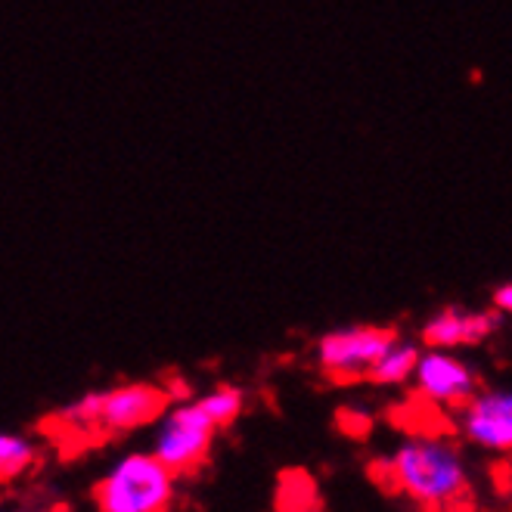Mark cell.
Segmentation results:
<instances>
[{
  "label": "cell",
  "instance_id": "obj_1",
  "mask_svg": "<svg viewBox=\"0 0 512 512\" xmlns=\"http://www.w3.org/2000/svg\"><path fill=\"white\" fill-rule=\"evenodd\" d=\"M391 491L426 512H463L472 478L463 450L444 435H410L379 463Z\"/></svg>",
  "mask_w": 512,
  "mask_h": 512
},
{
  "label": "cell",
  "instance_id": "obj_2",
  "mask_svg": "<svg viewBox=\"0 0 512 512\" xmlns=\"http://www.w3.org/2000/svg\"><path fill=\"white\" fill-rule=\"evenodd\" d=\"M165 410L162 388L149 382H128L75 401L59 413V423L75 435H125L153 426Z\"/></svg>",
  "mask_w": 512,
  "mask_h": 512
},
{
  "label": "cell",
  "instance_id": "obj_3",
  "mask_svg": "<svg viewBox=\"0 0 512 512\" xmlns=\"http://www.w3.org/2000/svg\"><path fill=\"white\" fill-rule=\"evenodd\" d=\"M174 469L153 450L118 457L94 488L100 512H168L174 500Z\"/></svg>",
  "mask_w": 512,
  "mask_h": 512
},
{
  "label": "cell",
  "instance_id": "obj_4",
  "mask_svg": "<svg viewBox=\"0 0 512 512\" xmlns=\"http://www.w3.org/2000/svg\"><path fill=\"white\" fill-rule=\"evenodd\" d=\"M215 432L218 426L199 401L174 404L156 419L153 454L174 472H193L212 450Z\"/></svg>",
  "mask_w": 512,
  "mask_h": 512
},
{
  "label": "cell",
  "instance_id": "obj_5",
  "mask_svg": "<svg viewBox=\"0 0 512 512\" xmlns=\"http://www.w3.org/2000/svg\"><path fill=\"white\" fill-rule=\"evenodd\" d=\"M395 339L385 326H342L317 342V364L336 382L370 379L376 360Z\"/></svg>",
  "mask_w": 512,
  "mask_h": 512
},
{
  "label": "cell",
  "instance_id": "obj_6",
  "mask_svg": "<svg viewBox=\"0 0 512 512\" xmlns=\"http://www.w3.org/2000/svg\"><path fill=\"white\" fill-rule=\"evenodd\" d=\"M413 385L419 401H426L432 407H457V410L478 391V379L472 367L447 348H426L419 354Z\"/></svg>",
  "mask_w": 512,
  "mask_h": 512
},
{
  "label": "cell",
  "instance_id": "obj_7",
  "mask_svg": "<svg viewBox=\"0 0 512 512\" xmlns=\"http://www.w3.org/2000/svg\"><path fill=\"white\" fill-rule=\"evenodd\" d=\"M460 432L488 454H512V388H488L460 407Z\"/></svg>",
  "mask_w": 512,
  "mask_h": 512
},
{
  "label": "cell",
  "instance_id": "obj_8",
  "mask_svg": "<svg viewBox=\"0 0 512 512\" xmlns=\"http://www.w3.org/2000/svg\"><path fill=\"white\" fill-rule=\"evenodd\" d=\"M500 326V311H472V308H444L423 326L426 348H472L488 342Z\"/></svg>",
  "mask_w": 512,
  "mask_h": 512
},
{
  "label": "cell",
  "instance_id": "obj_9",
  "mask_svg": "<svg viewBox=\"0 0 512 512\" xmlns=\"http://www.w3.org/2000/svg\"><path fill=\"white\" fill-rule=\"evenodd\" d=\"M419 354H423V351L413 348L410 342L395 339L382 351V357L376 360L370 382H376V385H404V382H410L413 373H416V364H419Z\"/></svg>",
  "mask_w": 512,
  "mask_h": 512
},
{
  "label": "cell",
  "instance_id": "obj_10",
  "mask_svg": "<svg viewBox=\"0 0 512 512\" xmlns=\"http://www.w3.org/2000/svg\"><path fill=\"white\" fill-rule=\"evenodd\" d=\"M35 460H38V450L25 435H19V432L0 435V478H4V481H13V478L25 475L28 469L35 466Z\"/></svg>",
  "mask_w": 512,
  "mask_h": 512
},
{
  "label": "cell",
  "instance_id": "obj_11",
  "mask_svg": "<svg viewBox=\"0 0 512 512\" xmlns=\"http://www.w3.org/2000/svg\"><path fill=\"white\" fill-rule=\"evenodd\" d=\"M277 509L280 512H320L317 485L301 472L283 475L280 491H277Z\"/></svg>",
  "mask_w": 512,
  "mask_h": 512
},
{
  "label": "cell",
  "instance_id": "obj_12",
  "mask_svg": "<svg viewBox=\"0 0 512 512\" xmlns=\"http://www.w3.org/2000/svg\"><path fill=\"white\" fill-rule=\"evenodd\" d=\"M199 404H202V410L212 416V423L218 426V429H224V426H230L233 419L243 413V407H246V395L239 388H233V385H221V388H215V391H208V395H202L199 398Z\"/></svg>",
  "mask_w": 512,
  "mask_h": 512
},
{
  "label": "cell",
  "instance_id": "obj_13",
  "mask_svg": "<svg viewBox=\"0 0 512 512\" xmlns=\"http://www.w3.org/2000/svg\"><path fill=\"white\" fill-rule=\"evenodd\" d=\"M494 308L500 314H509L512 317V283H503L497 292H494Z\"/></svg>",
  "mask_w": 512,
  "mask_h": 512
},
{
  "label": "cell",
  "instance_id": "obj_14",
  "mask_svg": "<svg viewBox=\"0 0 512 512\" xmlns=\"http://www.w3.org/2000/svg\"><path fill=\"white\" fill-rule=\"evenodd\" d=\"M506 475H509V481H512V454H506Z\"/></svg>",
  "mask_w": 512,
  "mask_h": 512
},
{
  "label": "cell",
  "instance_id": "obj_15",
  "mask_svg": "<svg viewBox=\"0 0 512 512\" xmlns=\"http://www.w3.org/2000/svg\"><path fill=\"white\" fill-rule=\"evenodd\" d=\"M4 512H22V509H4Z\"/></svg>",
  "mask_w": 512,
  "mask_h": 512
}]
</instances>
